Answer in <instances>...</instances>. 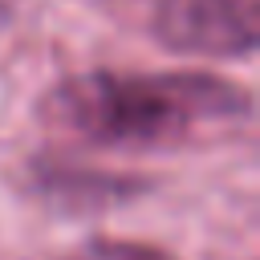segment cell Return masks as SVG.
<instances>
[{
    "label": "cell",
    "instance_id": "obj_1",
    "mask_svg": "<svg viewBox=\"0 0 260 260\" xmlns=\"http://www.w3.org/2000/svg\"><path fill=\"white\" fill-rule=\"evenodd\" d=\"M252 114V93L228 77L175 69V73H122L89 69L61 77L45 102L41 118L61 138L89 146H175L207 126L244 122Z\"/></svg>",
    "mask_w": 260,
    "mask_h": 260
},
{
    "label": "cell",
    "instance_id": "obj_2",
    "mask_svg": "<svg viewBox=\"0 0 260 260\" xmlns=\"http://www.w3.org/2000/svg\"><path fill=\"white\" fill-rule=\"evenodd\" d=\"M150 32L187 57H252L260 41L256 0H154Z\"/></svg>",
    "mask_w": 260,
    "mask_h": 260
},
{
    "label": "cell",
    "instance_id": "obj_3",
    "mask_svg": "<svg viewBox=\"0 0 260 260\" xmlns=\"http://www.w3.org/2000/svg\"><path fill=\"white\" fill-rule=\"evenodd\" d=\"M16 183L24 187L28 199L69 211V215H89V211H106L118 203H134V199L150 195V187H154L146 175L102 171V167H85L73 158H28L16 175Z\"/></svg>",
    "mask_w": 260,
    "mask_h": 260
},
{
    "label": "cell",
    "instance_id": "obj_4",
    "mask_svg": "<svg viewBox=\"0 0 260 260\" xmlns=\"http://www.w3.org/2000/svg\"><path fill=\"white\" fill-rule=\"evenodd\" d=\"M89 256H93V260H179V256L167 252L162 244L126 240V236H93V240H89Z\"/></svg>",
    "mask_w": 260,
    "mask_h": 260
},
{
    "label": "cell",
    "instance_id": "obj_5",
    "mask_svg": "<svg viewBox=\"0 0 260 260\" xmlns=\"http://www.w3.org/2000/svg\"><path fill=\"white\" fill-rule=\"evenodd\" d=\"M4 20H8V4L0 0V28H4Z\"/></svg>",
    "mask_w": 260,
    "mask_h": 260
}]
</instances>
